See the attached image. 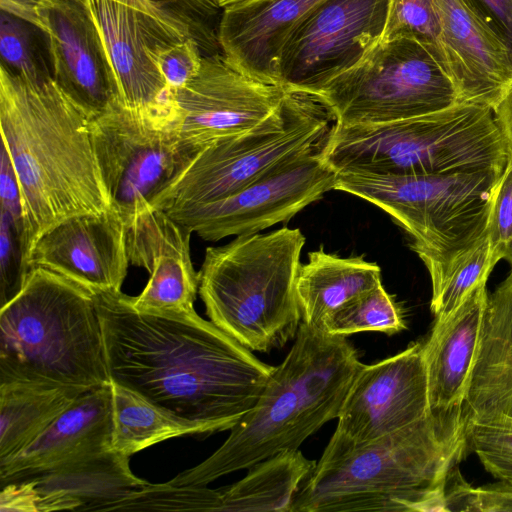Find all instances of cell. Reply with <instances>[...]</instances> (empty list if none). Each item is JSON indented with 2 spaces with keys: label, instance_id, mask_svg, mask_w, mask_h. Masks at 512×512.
<instances>
[{
  "label": "cell",
  "instance_id": "43",
  "mask_svg": "<svg viewBox=\"0 0 512 512\" xmlns=\"http://www.w3.org/2000/svg\"><path fill=\"white\" fill-rule=\"evenodd\" d=\"M218 8L226 9L256 2L258 0H211Z\"/></svg>",
  "mask_w": 512,
  "mask_h": 512
},
{
  "label": "cell",
  "instance_id": "19",
  "mask_svg": "<svg viewBox=\"0 0 512 512\" xmlns=\"http://www.w3.org/2000/svg\"><path fill=\"white\" fill-rule=\"evenodd\" d=\"M87 2L111 60L122 105L145 110L173 103L175 91L167 85L150 50L193 37L114 0Z\"/></svg>",
  "mask_w": 512,
  "mask_h": 512
},
{
  "label": "cell",
  "instance_id": "7",
  "mask_svg": "<svg viewBox=\"0 0 512 512\" xmlns=\"http://www.w3.org/2000/svg\"><path fill=\"white\" fill-rule=\"evenodd\" d=\"M305 241L300 229L283 227L206 248L198 292L210 321L252 352L267 353L295 338Z\"/></svg>",
  "mask_w": 512,
  "mask_h": 512
},
{
  "label": "cell",
  "instance_id": "12",
  "mask_svg": "<svg viewBox=\"0 0 512 512\" xmlns=\"http://www.w3.org/2000/svg\"><path fill=\"white\" fill-rule=\"evenodd\" d=\"M322 142L276 163L225 198L165 212L206 241L255 234L287 222L334 190L338 173L322 158Z\"/></svg>",
  "mask_w": 512,
  "mask_h": 512
},
{
  "label": "cell",
  "instance_id": "41",
  "mask_svg": "<svg viewBox=\"0 0 512 512\" xmlns=\"http://www.w3.org/2000/svg\"><path fill=\"white\" fill-rule=\"evenodd\" d=\"M491 109L501 134L508 160L512 161V82L504 89Z\"/></svg>",
  "mask_w": 512,
  "mask_h": 512
},
{
  "label": "cell",
  "instance_id": "27",
  "mask_svg": "<svg viewBox=\"0 0 512 512\" xmlns=\"http://www.w3.org/2000/svg\"><path fill=\"white\" fill-rule=\"evenodd\" d=\"M315 464L299 449L264 459L247 468L241 480L218 489V511L290 512L294 496Z\"/></svg>",
  "mask_w": 512,
  "mask_h": 512
},
{
  "label": "cell",
  "instance_id": "23",
  "mask_svg": "<svg viewBox=\"0 0 512 512\" xmlns=\"http://www.w3.org/2000/svg\"><path fill=\"white\" fill-rule=\"evenodd\" d=\"M469 424L512 429V268L488 294L463 408Z\"/></svg>",
  "mask_w": 512,
  "mask_h": 512
},
{
  "label": "cell",
  "instance_id": "17",
  "mask_svg": "<svg viewBox=\"0 0 512 512\" xmlns=\"http://www.w3.org/2000/svg\"><path fill=\"white\" fill-rule=\"evenodd\" d=\"M130 265L127 226L113 209L70 217L35 243L28 268L55 272L92 292L119 293Z\"/></svg>",
  "mask_w": 512,
  "mask_h": 512
},
{
  "label": "cell",
  "instance_id": "24",
  "mask_svg": "<svg viewBox=\"0 0 512 512\" xmlns=\"http://www.w3.org/2000/svg\"><path fill=\"white\" fill-rule=\"evenodd\" d=\"M324 1L258 0L223 9L217 32L222 53L245 72L278 82L277 64L288 37Z\"/></svg>",
  "mask_w": 512,
  "mask_h": 512
},
{
  "label": "cell",
  "instance_id": "3",
  "mask_svg": "<svg viewBox=\"0 0 512 512\" xmlns=\"http://www.w3.org/2000/svg\"><path fill=\"white\" fill-rule=\"evenodd\" d=\"M363 365L347 337L301 323L290 351L226 441L168 483L207 486L280 452L299 449L324 424L337 419Z\"/></svg>",
  "mask_w": 512,
  "mask_h": 512
},
{
  "label": "cell",
  "instance_id": "14",
  "mask_svg": "<svg viewBox=\"0 0 512 512\" xmlns=\"http://www.w3.org/2000/svg\"><path fill=\"white\" fill-rule=\"evenodd\" d=\"M287 88L234 65L222 54L202 59L197 75L175 91L181 143L192 153L247 131L272 114Z\"/></svg>",
  "mask_w": 512,
  "mask_h": 512
},
{
  "label": "cell",
  "instance_id": "39",
  "mask_svg": "<svg viewBox=\"0 0 512 512\" xmlns=\"http://www.w3.org/2000/svg\"><path fill=\"white\" fill-rule=\"evenodd\" d=\"M0 198L1 210L23 228V207L17 176L6 148H1Z\"/></svg>",
  "mask_w": 512,
  "mask_h": 512
},
{
  "label": "cell",
  "instance_id": "30",
  "mask_svg": "<svg viewBox=\"0 0 512 512\" xmlns=\"http://www.w3.org/2000/svg\"><path fill=\"white\" fill-rule=\"evenodd\" d=\"M404 329L406 325L400 306L380 284L337 310L323 331L347 337L367 331L394 335Z\"/></svg>",
  "mask_w": 512,
  "mask_h": 512
},
{
  "label": "cell",
  "instance_id": "2",
  "mask_svg": "<svg viewBox=\"0 0 512 512\" xmlns=\"http://www.w3.org/2000/svg\"><path fill=\"white\" fill-rule=\"evenodd\" d=\"M89 121L53 77L35 79L0 65L2 145L20 187L28 271L31 251L47 230L70 217L112 209Z\"/></svg>",
  "mask_w": 512,
  "mask_h": 512
},
{
  "label": "cell",
  "instance_id": "42",
  "mask_svg": "<svg viewBox=\"0 0 512 512\" xmlns=\"http://www.w3.org/2000/svg\"><path fill=\"white\" fill-rule=\"evenodd\" d=\"M46 0H0L1 11L43 29L40 9Z\"/></svg>",
  "mask_w": 512,
  "mask_h": 512
},
{
  "label": "cell",
  "instance_id": "36",
  "mask_svg": "<svg viewBox=\"0 0 512 512\" xmlns=\"http://www.w3.org/2000/svg\"><path fill=\"white\" fill-rule=\"evenodd\" d=\"M1 307L21 290L28 270L24 262L23 228L0 212Z\"/></svg>",
  "mask_w": 512,
  "mask_h": 512
},
{
  "label": "cell",
  "instance_id": "32",
  "mask_svg": "<svg viewBox=\"0 0 512 512\" xmlns=\"http://www.w3.org/2000/svg\"><path fill=\"white\" fill-rule=\"evenodd\" d=\"M36 26L1 11L0 54L1 63L10 72L35 79L52 77L48 49L41 50Z\"/></svg>",
  "mask_w": 512,
  "mask_h": 512
},
{
  "label": "cell",
  "instance_id": "13",
  "mask_svg": "<svg viewBox=\"0 0 512 512\" xmlns=\"http://www.w3.org/2000/svg\"><path fill=\"white\" fill-rule=\"evenodd\" d=\"M389 0H325L288 37L276 78L314 93L359 62L380 41Z\"/></svg>",
  "mask_w": 512,
  "mask_h": 512
},
{
  "label": "cell",
  "instance_id": "9",
  "mask_svg": "<svg viewBox=\"0 0 512 512\" xmlns=\"http://www.w3.org/2000/svg\"><path fill=\"white\" fill-rule=\"evenodd\" d=\"M332 120L313 95L287 89L278 108L259 124L199 150L151 207L168 211L225 198L276 163L321 143Z\"/></svg>",
  "mask_w": 512,
  "mask_h": 512
},
{
  "label": "cell",
  "instance_id": "1",
  "mask_svg": "<svg viewBox=\"0 0 512 512\" xmlns=\"http://www.w3.org/2000/svg\"><path fill=\"white\" fill-rule=\"evenodd\" d=\"M95 298L111 382L180 418L230 430L275 369L196 311L141 312L122 292Z\"/></svg>",
  "mask_w": 512,
  "mask_h": 512
},
{
  "label": "cell",
  "instance_id": "31",
  "mask_svg": "<svg viewBox=\"0 0 512 512\" xmlns=\"http://www.w3.org/2000/svg\"><path fill=\"white\" fill-rule=\"evenodd\" d=\"M219 503L218 489L146 482L110 501L102 510L218 511Z\"/></svg>",
  "mask_w": 512,
  "mask_h": 512
},
{
  "label": "cell",
  "instance_id": "11",
  "mask_svg": "<svg viewBox=\"0 0 512 512\" xmlns=\"http://www.w3.org/2000/svg\"><path fill=\"white\" fill-rule=\"evenodd\" d=\"M89 129L112 209L128 226L195 155L180 140L176 102L137 110L117 102Z\"/></svg>",
  "mask_w": 512,
  "mask_h": 512
},
{
  "label": "cell",
  "instance_id": "33",
  "mask_svg": "<svg viewBox=\"0 0 512 512\" xmlns=\"http://www.w3.org/2000/svg\"><path fill=\"white\" fill-rule=\"evenodd\" d=\"M399 35L412 36L429 44L439 52L446 65L441 27L433 0H389L380 40Z\"/></svg>",
  "mask_w": 512,
  "mask_h": 512
},
{
  "label": "cell",
  "instance_id": "38",
  "mask_svg": "<svg viewBox=\"0 0 512 512\" xmlns=\"http://www.w3.org/2000/svg\"><path fill=\"white\" fill-rule=\"evenodd\" d=\"M150 14L189 34L199 44L203 30L194 17L206 0H114ZM201 46V45H200Z\"/></svg>",
  "mask_w": 512,
  "mask_h": 512
},
{
  "label": "cell",
  "instance_id": "21",
  "mask_svg": "<svg viewBox=\"0 0 512 512\" xmlns=\"http://www.w3.org/2000/svg\"><path fill=\"white\" fill-rule=\"evenodd\" d=\"M460 102L492 105L512 82V50L473 0H433Z\"/></svg>",
  "mask_w": 512,
  "mask_h": 512
},
{
  "label": "cell",
  "instance_id": "28",
  "mask_svg": "<svg viewBox=\"0 0 512 512\" xmlns=\"http://www.w3.org/2000/svg\"><path fill=\"white\" fill-rule=\"evenodd\" d=\"M111 387V450L117 454L130 458L174 437L216 432L211 425L175 416L119 384L111 382Z\"/></svg>",
  "mask_w": 512,
  "mask_h": 512
},
{
  "label": "cell",
  "instance_id": "29",
  "mask_svg": "<svg viewBox=\"0 0 512 512\" xmlns=\"http://www.w3.org/2000/svg\"><path fill=\"white\" fill-rule=\"evenodd\" d=\"M498 262L485 233L473 243L424 264L431 279L430 308L435 322L445 321L475 289L486 285Z\"/></svg>",
  "mask_w": 512,
  "mask_h": 512
},
{
  "label": "cell",
  "instance_id": "15",
  "mask_svg": "<svg viewBox=\"0 0 512 512\" xmlns=\"http://www.w3.org/2000/svg\"><path fill=\"white\" fill-rule=\"evenodd\" d=\"M428 414L423 342H416L394 356L363 365L344 399L329 442H369Z\"/></svg>",
  "mask_w": 512,
  "mask_h": 512
},
{
  "label": "cell",
  "instance_id": "10",
  "mask_svg": "<svg viewBox=\"0 0 512 512\" xmlns=\"http://www.w3.org/2000/svg\"><path fill=\"white\" fill-rule=\"evenodd\" d=\"M311 95L339 125L401 120L460 102L439 52L406 35L380 40Z\"/></svg>",
  "mask_w": 512,
  "mask_h": 512
},
{
  "label": "cell",
  "instance_id": "20",
  "mask_svg": "<svg viewBox=\"0 0 512 512\" xmlns=\"http://www.w3.org/2000/svg\"><path fill=\"white\" fill-rule=\"evenodd\" d=\"M191 232L165 211L148 208L127 226L130 264L149 272L131 305L148 313H191L199 291V272L190 256Z\"/></svg>",
  "mask_w": 512,
  "mask_h": 512
},
{
  "label": "cell",
  "instance_id": "25",
  "mask_svg": "<svg viewBox=\"0 0 512 512\" xmlns=\"http://www.w3.org/2000/svg\"><path fill=\"white\" fill-rule=\"evenodd\" d=\"M380 284L381 268L364 255L340 257L322 247L311 251L296 280L302 323L323 331L337 310Z\"/></svg>",
  "mask_w": 512,
  "mask_h": 512
},
{
  "label": "cell",
  "instance_id": "37",
  "mask_svg": "<svg viewBox=\"0 0 512 512\" xmlns=\"http://www.w3.org/2000/svg\"><path fill=\"white\" fill-rule=\"evenodd\" d=\"M150 54L173 91L185 87L197 75L203 59L200 44L194 38L159 44Z\"/></svg>",
  "mask_w": 512,
  "mask_h": 512
},
{
  "label": "cell",
  "instance_id": "16",
  "mask_svg": "<svg viewBox=\"0 0 512 512\" xmlns=\"http://www.w3.org/2000/svg\"><path fill=\"white\" fill-rule=\"evenodd\" d=\"M58 86L90 117L121 102L117 78L87 0H46L40 9Z\"/></svg>",
  "mask_w": 512,
  "mask_h": 512
},
{
  "label": "cell",
  "instance_id": "26",
  "mask_svg": "<svg viewBox=\"0 0 512 512\" xmlns=\"http://www.w3.org/2000/svg\"><path fill=\"white\" fill-rule=\"evenodd\" d=\"M27 381L0 383V461L41 435L85 391Z\"/></svg>",
  "mask_w": 512,
  "mask_h": 512
},
{
  "label": "cell",
  "instance_id": "6",
  "mask_svg": "<svg viewBox=\"0 0 512 512\" xmlns=\"http://www.w3.org/2000/svg\"><path fill=\"white\" fill-rule=\"evenodd\" d=\"M337 173L501 174L508 155L489 106L458 102L382 123L332 124L321 145Z\"/></svg>",
  "mask_w": 512,
  "mask_h": 512
},
{
  "label": "cell",
  "instance_id": "40",
  "mask_svg": "<svg viewBox=\"0 0 512 512\" xmlns=\"http://www.w3.org/2000/svg\"><path fill=\"white\" fill-rule=\"evenodd\" d=\"M473 2L512 50V0H473Z\"/></svg>",
  "mask_w": 512,
  "mask_h": 512
},
{
  "label": "cell",
  "instance_id": "34",
  "mask_svg": "<svg viewBox=\"0 0 512 512\" xmlns=\"http://www.w3.org/2000/svg\"><path fill=\"white\" fill-rule=\"evenodd\" d=\"M466 447L484 468L500 482L512 486V429L469 424L465 428Z\"/></svg>",
  "mask_w": 512,
  "mask_h": 512
},
{
  "label": "cell",
  "instance_id": "18",
  "mask_svg": "<svg viewBox=\"0 0 512 512\" xmlns=\"http://www.w3.org/2000/svg\"><path fill=\"white\" fill-rule=\"evenodd\" d=\"M487 297L486 285L475 289L423 342L429 415L442 441L463 455L464 401Z\"/></svg>",
  "mask_w": 512,
  "mask_h": 512
},
{
  "label": "cell",
  "instance_id": "8",
  "mask_svg": "<svg viewBox=\"0 0 512 512\" xmlns=\"http://www.w3.org/2000/svg\"><path fill=\"white\" fill-rule=\"evenodd\" d=\"M501 174L338 173L334 190L364 199L387 213L426 264L486 233L494 186Z\"/></svg>",
  "mask_w": 512,
  "mask_h": 512
},
{
  "label": "cell",
  "instance_id": "35",
  "mask_svg": "<svg viewBox=\"0 0 512 512\" xmlns=\"http://www.w3.org/2000/svg\"><path fill=\"white\" fill-rule=\"evenodd\" d=\"M486 233L494 256L512 268V161L498 178L491 199Z\"/></svg>",
  "mask_w": 512,
  "mask_h": 512
},
{
  "label": "cell",
  "instance_id": "5",
  "mask_svg": "<svg viewBox=\"0 0 512 512\" xmlns=\"http://www.w3.org/2000/svg\"><path fill=\"white\" fill-rule=\"evenodd\" d=\"M91 389L110 384L95 295L50 270L31 268L0 309V383Z\"/></svg>",
  "mask_w": 512,
  "mask_h": 512
},
{
  "label": "cell",
  "instance_id": "4",
  "mask_svg": "<svg viewBox=\"0 0 512 512\" xmlns=\"http://www.w3.org/2000/svg\"><path fill=\"white\" fill-rule=\"evenodd\" d=\"M462 457L429 414L369 442H328L290 512L448 511L445 488Z\"/></svg>",
  "mask_w": 512,
  "mask_h": 512
},
{
  "label": "cell",
  "instance_id": "22",
  "mask_svg": "<svg viewBox=\"0 0 512 512\" xmlns=\"http://www.w3.org/2000/svg\"><path fill=\"white\" fill-rule=\"evenodd\" d=\"M112 387L82 393L41 435L0 461V486L25 481L111 450Z\"/></svg>",
  "mask_w": 512,
  "mask_h": 512
}]
</instances>
